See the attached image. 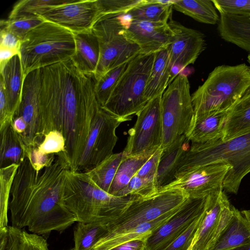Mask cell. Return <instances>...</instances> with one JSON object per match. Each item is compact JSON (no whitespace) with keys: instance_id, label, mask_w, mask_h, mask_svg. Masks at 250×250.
I'll return each instance as SVG.
<instances>
[{"instance_id":"54","label":"cell","mask_w":250,"mask_h":250,"mask_svg":"<svg viewBox=\"0 0 250 250\" xmlns=\"http://www.w3.org/2000/svg\"><path fill=\"white\" fill-rule=\"evenodd\" d=\"M248 62L250 65V54L248 56Z\"/></svg>"},{"instance_id":"4","label":"cell","mask_w":250,"mask_h":250,"mask_svg":"<svg viewBox=\"0 0 250 250\" xmlns=\"http://www.w3.org/2000/svg\"><path fill=\"white\" fill-rule=\"evenodd\" d=\"M133 196H117L105 192L86 172H67L63 200L78 222L109 223L125 209Z\"/></svg>"},{"instance_id":"37","label":"cell","mask_w":250,"mask_h":250,"mask_svg":"<svg viewBox=\"0 0 250 250\" xmlns=\"http://www.w3.org/2000/svg\"><path fill=\"white\" fill-rule=\"evenodd\" d=\"M128 62L113 68L96 81L95 91L98 104L103 107L108 100L120 78L126 70Z\"/></svg>"},{"instance_id":"2","label":"cell","mask_w":250,"mask_h":250,"mask_svg":"<svg viewBox=\"0 0 250 250\" xmlns=\"http://www.w3.org/2000/svg\"><path fill=\"white\" fill-rule=\"evenodd\" d=\"M68 170L63 153L39 172L26 157L19 166L11 189L12 226L20 229L27 226L33 233L45 235L53 230L61 232L78 222L63 200Z\"/></svg>"},{"instance_id":"38","label":"cell","mask_w":250,"mask_h":250,"mask_svg":"<svg viewBox=\"0 0 250 250\" xmlns=\"http://www.w3.org/2000/svg\"><path fill=\"white\" fill-rule=\"evenodd\" d=\"M44 21L40 16H36L11 20H1L0 23V27L5 28L22 41L31 30Z\"/></svg>"},{"instance_id":"3","label":"cell","mask_w":250,"mask_h":250,"mask_svg":"<svg viewBox=\"0 0 250 250\" xmlns=\"http://www.w3.org/2000/svg\"><path fill=\"white\" fill-rule=\"evenodd\" d=\"M220 161L231 167L224 179L223 190L237 194L242 179L250 172V131L227 140L191 143L182 158L176 176Z\"/></svg>"},{"instance_id":"10","label":"cell","mask_w":250,"mask_h":250,"mask_svg":"<svg viewBox=\"0 0 250 250\" xmlns=\"http://www.w3.org/2000/svg\"><path fill=\"white\" fill-rule=\"evenodd\" d=\"M164 149L186 134L191 125L194 110L190 85L186 75L179 73L168 85L161 101Z\"/></svg>"},{"instance_id":"36","label":"cell","mask_w":250,"mask_h":250,"mask_svg":"<svg viewBox=\"0 0 250 250\" xmlns=\"http://www.w3.org/2000/svg\"><path fill=\"white\" fill-rule=\"evenodd\" d=\"M19 166L12 164L0 169V228L8 226L9 197Z\"/></svg>"},{"instance_id":"20","label":"cell","mask_w":250,"mask_h":250,"mask_svg":"<svg viewBox=\"0 0 250 250\" xmlns=\"http://www.w3.org/2000/svg\"><path fill=\"white\" fill-rule=\"evenodd\" d=\"M232 216L210 250H229L250 244V210L232 206Z\"/></svg>"},{"instance_id":"14","label":"cell","mask_w":250,"mask_h":250,"mask_svg":"<svg viewBox=\"0 0 250 250\" xmlns=\"http://www.w3.org/2000/svg\"><path fill=\"white\" fill-rule=\"evenodd\" d=\"M41 68L29 73L24 78L22 98L13 116L22 118L26 130L21 140L26 148L37 147L43 141L40 104Z\"/></svg>"},{"instance_id":"42","label":"cell","mask_w":250,"mask_h":250,"mask_svg":"<svg viewBox=\"0 0 250 250\" xmlns=\"http://www.w3.org/2000/svg\"><path fill=\"white\" fill-rule=\"evenodd\" d=\"M23 230L13 226L0 228V250H22Z\"/></svg>"},{"instance_id":"40","label":"cell","mask_w":250,"mask_h":250,"mask_svg":"<svg viewBox=\"0 0 250 250\" xmlns=\"http://www.w3.org/2000/svg\"><path fill=\"white\" fill-rule=\"evenodd\" d=\"M148 0H99L101 18L107 15H126L134 8L147 2Z\"/></svg>"},{"instance_id":"33","label":"cell","mask_w":250,"mask_h":250,"mask_svg":"<svg viewBox=\"0 0 250 250\" xmlns=\"http://www.w3.org/2000/svg\"><path fill=\"white\" fill-rule=\"evenodd\" d=\"M108 230V223L78 222L74 230V250H91Z\"/></svg>"},{"instance_id":"57","label":"cell","mask_w":250,"mask_h":250,"mask_svg":"<svg viewBox=\"0 0 250 250\" xmlns=\"http://www.w3.org/2000/svg\"><path fill=\"white\" fill-rule=\"evenodd\" d=\"M148 250V249H147V250Z\"/></svg>"},{"instance_id":"28","label":"cell","mask_w":250,"mask_h":250,"mask_svg":"<svg viewBox=\"0 0 250 250\" xmlns=\"http://www.w3.org/2000/svg\"><path fill=\"white\" fill-rule=\"evenodd\" d=\"M250 131V87L228 110L224 125L223 140H227Z\"/></svg>"},{"instance_id":"45","label":"cell","mask_w":250,"mask_h":250,"mask_svg":"<svg viewBox=\"0 0 250 250\" xmlns=\"http://www.w3.org/2000/svg\"><path fill=\"white\" fill-rule=\"evenodd\" d=\"M26 151L27 157L37 172L50 166L57 156V154H41L37 151L36 147L26 148Z\"/></svg>"},{"instance_id":"26","label":"cell","mask_w":250,"mask_h":250,"mask_svg":"<svg viewBox=\"0 0 250 250\" xmlns=\"http://www.w3.org/2000/svg\"><path fill=\"white\" fill-rule=\"evenodd\" d=\"M181 207L170 211L155 219L139 224L120 234L102 238L91 250H109L125 242L151 234L169 220Z\"/></svg>"},{"instance_id":"31","label":"cell","mask_w":250,"mask_h":250,"mask_svg":"<svg viewBox=\"0 0 250 250\" xmlns=\"http://www.w3.org/2000/svg\"><path fill=\"white\" fill-rule=\"evenodd\" d=\"M156 150L139 155L125 156L118 167L108 193L115 196L124 189Z\"/></svg>"},{"instance_id":"9","label":"cell","mask_w":250,"mask_h":250,"mask_svg":"<svg viewBox=\"0 0 250 250\" xmlns=\"http://www.w3.org/2000/svg\"><path fill=\"white\" fill-rule=\"evenodd\" d=\"M121 15L104 16L92 28L100 48L99 61L94 75L96 81L140 53L138 45L126 37V23L122 20Z\"/></svg>"},{"instance_id":"30","label":"cell","mask_w":250,"mask_h":250,"mask_svg":"<svg viewBox=\"0 0 250 250\" xmlns=\"http://www.w3.org/2000/svg\"><path fill=\"white\" fill-rule=\"evenodd\" d=\"M173 8L195 20L206 24L218 23L220 17L211 0H173Z\"/></svg>"},{"instance_id":"47","label":"cell","mask_w":250,"mask_h":250,"mask_svg":"<svg viewBox=\"0 0 250 250\" xmlns=\"http://www.w3.org/2000/svg\"><path fill=\"white\" fill-rule=\"evenodd\" d=\"M23 234L22 250H48L47 241L41 235L29 233L23 230Z\"/></svg>"},{"instance_id":"8","label":"cell","mask_w":250,"mask_h":250,"mask_svg":"<svg viewBox=\"0 0 250 250\" xmlns=\"http://www.w3.org/2000/svg\"><path fill=\"white\" fill-rule=\"evenodd\" d=\"M188 198L183 190L178 188H163L145 197L133 195L125 209L108 223V232L102 238L120 234L155 219L179 208Z\"/></svg>"},{"instance_id":"18","label":"cell","mask_w":250,"mask_h":250,"mask_svg":"<svg viewBox=\"0 0 250 250\" xmlns=\"http://www.w3.org/2000/svg\"><path fill=\"white\" fill-rule=\"evenodd\" d=\"M168 24L172 31L168 46L170 63L173 69L177 68L178 75L186 66L194 63L205 49L206 42L199 31L188 28L172 19Z\"/></svg>"},{"instance_id":"15","label":"cell","mask_w":250,"mask_h":250,"mask_svg":"<svg viewBox=\"0 0 250 250\" xmlns=\"http://www.w3.org/2000/svg\"><path fill=\"white\" fill-rule=\"evenodd\" d=\"M232 214V205L223 190L207 196L204 216L191 250H210Z\"/></svg>"},{"instance_id":"7","label":"cell","mask_w":250,"mask_h":250,"mask_svg":"<svg viewBox=\"0 0 250 250\" xmlns=\"http://www.w3.org/2000/svg\"><path fill=\"white\" fill-rule=\"evenodd\" d=\"M155 54H139L128 63L108 100L102 107L125 121L131 120L147 104L145 88L153 64Z\"/></svg>"},{"instance_id":"13","label":"cell","mask_w":250,"mask_h":250,"mask_svg":"<svg viewBox=\"0 0 250 250\" xmlns=\"http://www.w3.org/2000/svg\"><path fill=\"white\" fill-rule=\"evenodd\" d=\"M74 34L90 32L101 18L99 0H67L40 16Z\"/></svg>"},{"instance_id":"19","label":"cell","mask_w":250,"mask_h":250,"mask_svg":"<svg viewBox=\"0 0 250 250\" xmlns=\"http://www.w3.org/2000/svg\"><path fill=\"white\" fill-rule=\"evenodd\" d=\"M125 33L138 45L142 54H154L167 48L172 39V31L168 23L130 19L126 22Z\"/></svg>"},{"instance_id":"16","label":"cell","mask_w":250,"mask_h":250,"mask_svg":"<svg viewBox=\"0 0 250 250\" xmlns=\"http://www.w3.org/2000/svg\"><path fill=\"white\" fill-rule=\"evenodd\" d=\"M231 167L230 164L223 161L197 167L176 175L164 188H180L189 198L205 197L223 190L224 179Z\"/></svg>"},{"instance_id":"48","label":"cell","mask_w":250,"mask_h":250,"mask_svg":"<svg viewBox=\"0 0 250 250\" xmlns=\"http://www.w3.org/2000/svg\"><path fill=\"white\" fill-rule=\"evenodd\" d=\"M0 48L20 51L21 41L4 28L0 27Z\"/></svg>"},{"instance_id":"52","label":"cell","mask_w":250,"mask_h":250,"mask_svg":"<svg viewBox=\"0 0 250 250\" xmlns=\"http://www.w3.org/2000/svg\"><path fill=\"white\" fill-rule=\"evenodd\" d=\"M19 54V52L13 49L0 48V68H2L13 57Z\"/></svg>"},{"instance_id":"25","label":"cell","mask_w":250,"mask_h":250,"mask_svg":"<svg viewBox=\"0 0 250 250\" xmlns=\"http://www.w3.org/2000/svg\"><path fill=\"white\" fill-rule=\"evenodd\" d=\"M218 30L222 39L250 54V16L220 14Z\"/></svg>"},{"instance_id":"23","label":"cell","mask_w":250,"mask_h":250,"mask_svg":"<svg viewBox=\"0 0 250 250\" xmlns=\"http://www.w3.org/2000/svg\"><path fill=\"white\" fill-rule=\"evenodd\" d=\"M76 51L71 60L82 73L94 76L100 58L98 39L92 31L74 34Z\"/></svg>"},{"instance_id":"21","label":"cell","mask_w":250,"mask_h":250,"mask_svg":"<svg viewBox=\"0 0 250 250\" xmlns=\"http://www.w3.org/2000/svg\"><path fill=\"white\" fill-rule=\"evenodd\" d=\"M228 110L216 111L193 117L185 134L191 143H204L223 137Z\"/></svg>"},{"instance_id":"22","label":"cell","mask_w":250,"mask_h":250,"mask_svg":"<svg viewBox=\"0 0 250 250\" xmlns=\"http://www.w3.org/2000/svg\"><path fill=\"white\" fill-rule=\"evenodd\" d=\"M189 142L184 134L170 146L162 149L155 179L158 190L164 188L175 179L178 166L189 148Z\"/></svg>"},{"instance_id":"5","label":"cell","mask_w":250,"mask_h":250,"mask_svg":"<svg viewBox=\"0 0 250 250\" xmlns=\"http://www.w3.org/2000/svg\"><path fill=\"white\" fill-rule=\"evenodd\" d=\"M75 51L74 34L44 21L21 42L19 55L24 77L35 70L71 59Z\"/></svg>"},{"instance_id":"39","label":"cell","mask_w":250,"mask_h":250,"mask_svg":"<svg viewBox=\"0 0 250 250\" xmlns=\"http://www.w3.org/2000/svg\"><path fill=\"white\" fill-rule=\"evenodd\" d=\"M158 191L155 179L142 178L135 175L127 185L115 196H127L135 195L145 197Z\"/></svg>"},{"instance_id":"43","label":"cell","mask_w":250,"mask_h":250,"mask_svg":"<svg viewBox=\"0 0 250 250\" xmlns=\"http://www.w3.org/2000/svg\"><path fill=\"white\" fill-rule=\"evenodd\" d=\"M36 149L41 154L64 153L65 142L64 137L59 131H50L44 136L43 141L36 147Z\"/></svg>"},{"instance_id":"55","label":"cell","mask_w":250,"mask_h":250,"mask_svg":"<svg viewBox=\"0 0 250 250\" xmlns=\"http://www.w3.org/2000/svg\"><path fill=\"white\" fill-rule=\"evenodd\" d=\"M74 250V248L71 249V250Z\"/></svg>"},{"instance_id":"53","label":"cell","mask_w":250,"mask_h":250,"mask_svg":"<svg viewBox=\"0 0 250 250\" xmlns=\"http://www.w3.org/2000/svg\"><path fill=\"white\" fill-rule=\"evenodd\" d=\"M229 250H250V244L241 246Z\"/></svg>"},{"instance_id":"56","label":"cell","mask_w":250,"mask_h":250,"mask_svg":"<svg viewBox=\"0 0 250 250\" xmlns=\"http://www.w3.org/2000/svg\"><path fill=\"white\" fill-rule=\"evenodd\" d=\"M191 248L190 249H189V250H191Z\"/></svg>"},{"instance_id":"50","label":"cell","mask_w":250,"mask_h":250,"mask_svg":"<svg viewBox=\"0 0 250 250\" xmlns=\"http://www.w3.org/2000/svg\"><path fill=\"white\" fill-rule=\"evenodd\" d=\"M12 118L8 108L4 86L0 81V128L7 122L12 121Z\"/></svg>"},{"instance_id":"24","label":"cell","mask_w":250,"mask_h":250,"mask_svg":"<svg viewBox=\"0 0 250 250\" xmlns=\"http://www.w3.org/2000/svg\"><path fill=\"white\" fill-rule=\"evenodd\" d=\"M0 69V81L3 84L8 108L13 117L21 100L24 78L19 55L13 57Z\"/></svg>"},{"instance_id":"46","label":"cell","mask_w":250,"mask_h":250,"mask_svg":"<svg viewBox=\"0 0 250 250\" xmlns=\"http://www.w3.org/2000/svg\"><path fill=\"white\" fill-rule=\"evenodd\" d=\"M162 149L158 148L138 171L136 175L142 178L156 179Z\"/></svg>"},{"instance_id":"1","label":"cell","mask_w":250,"mask_h":250,"mask_svg":"<svg viewBox=\"0 0 250 250\" xmlns=\"http://www.w3.org/2000/svg\"><path fill=\"white\" fill-rule=\"evenodd\" d=\"M94 76L81 73L71 59L41 68L40 104L42 135L62 134L70 170L77 171L99 106Z\"/></svg>"},{"instance_id":"41","label":"cell","mask_w":250,"mask_h":250,"mask_svg":"<svg viewBox=\"0 0 250 250\" xmlns=\"http://www.w3.org/2000/svg\"><path fill=\"white\" fill-rule=\"evenodd\" d=\"M198 216L188 228L170 245L163 250H189L193 245L204 214Z\"/></svg>"},{"instance_id":"11","label":"cell","mask_w":250,"mask_h":250,"mask_svg":"<svg viewBox=\"0 0 250 250\" xmlns=\"http://www.w3.org/2000/svg\"><path fill=\"white\" fill-rule=\"evenodd\" d=\"M124 122L99 105L91 122L77 171L87 172L113 154L118 140L116 130Z\"/></svg>"},{"instance_id":"12","label":"cell","mask_w":250,"mask_h":250,"mask_svg":"<svg viewBox=\"0 0 250 250\" xmlns=\"http://www.w3.org/2000/svg\"><path fill=\"white\" fill-rule=\"evenodd\" d=\"M162 94L149 101L136 115V122L128 132L129 136L123 151L125 156L139 155L161 147L162 142L161 112Z\"/></svg>"},{"instance_id":"35","label":"cell","mask_w":250,"mask_h":250,"mask_svg":"<svg viewBox=\"0 0 250 250\" xmlns=\"http://www.w3.org/2000/svg\"><path fill=\"white\" fill-rule=\"evenodd\" d=\"M66 0H21L14 5L8 19L41 16L51 7Z\"/></svg>"},{"instance_id":"29","label":"cell","mask_w":250,"mask_h":250,"mask_svg":"<svg viewBox=\"0 0 250 250\" xmlns=\"http://www.w3.org/2000/svg\"><path fill=\"white\" fill-rule=\"evenodd\" d=\"M12 121L7 122L0 128V168L12 164L19 166L27 157L25 146L13 128Z\"/></svg>"},{"instance_id":"27","label":"cell","mask_w":250,"mask_h":250,"mask_svg":"<svg viewBox=\"0 0 250 250\" xmlns=\"http://www.w3.org/2000/svg\"><path fill=\"white\" fill-rule=\"evenodd\" d=\"M172 69L168 47L155 53L145 91V96L148 101L164 93L169 84Z\"/></svg>"},{"instance_id":"34","label":"cell","mask_w":250,"mask_h":250,"mask_svg":"<svg viewBox=\"0 0 250 250\" xmlns=\"http://www.w3.org/2000/svg\"><path fill=\"white\" fill-rule=\"evenodd\" d=\"M124 157L123 151L113 153L86 173L100 188L108 193L118 167Z\"/></svg>"},{"instance_id":"17","label":"cell","mask_w":250,"mask_h":250,"mask_svg":"<svg viewBox=\"0 0 250 250\" xmlns=\"http://www.w3.org/2000/svg\"><path fill=\"white\" fill-rule=\"evenodd\" d=\"M206 198H189L164 224L153 232L147 240L149 250H163L170 245L204 210Z\"/></svg>"},{"instance_id":"44","label":"cell","mask_w":250,"mask_h":250,"mask_svg":"<svg viewBox=\"0 0 250 250\" xmlns=\"http://www.w3.org/2000/svg\"><path fill=\"white\" fill-rule=\"evenodd\" d=\"M220 14L250 16V0H211Z\"/></svg>"},{"instance_id":"49","label":"cell","mask_w":250,"mask_h":250,"mask_svg":"<svg viewBox=\"0 0 250 250\" xmlns=\"http://www.w3.org/2000/svg\"><path fill=\"white\" fill-rule=\"evenodd\" d=\"M151 234L125 242L109 250H146L148 249L147 240Z\"/></svg>"},{"instance_id":"32","label":"cell","mask_w":250,"mask_h":250,"mask_svg":"<svg viewBox=\"0 0 250 250\" xmlns=\"http://www.w3.org/2000/svg\"><path fill=\"white\" fill-rule=\"evenodd\" d=\"M173 0H148L126 15L134 20L152 22L168 23L172 12Z\"/></svg>"},{"instance_id":"6","label":"cell","mask_w":250,"mask_h":250,"mask_svg":"<svg viewBox=\"0 0 250 250\" xmlns=\"http://www.w3.org/2000/svg\"><path fill=\"white\" fill-rule=\"evenodd\" d=\"M250 87V66L245 63L216 67L191 95L194 117L231 108Z\"/></svg>"},{"instance_id":"51","label":"cell","mask_w":250,"mask_h":250,"mask_svg":"<svg viewBox=\"0 0 250 250\" xmlns=\"http://www.w3.org/2000/svg\"><path fill=\"white\" fill-rule=\"evenodd\" d=\"M12 125L15 131L19 135L21 139L26 130V125L21 117L13 116Z\"/></svg>"}]
</instances>
